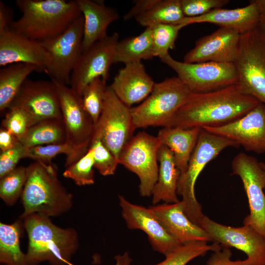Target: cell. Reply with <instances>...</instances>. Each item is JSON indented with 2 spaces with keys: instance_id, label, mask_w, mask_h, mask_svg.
<instances>
[{
  "instance_id": "obj_42",
  "label": "cell",
  "mask_w": 265,
  "mask_h": 265,
  "mask_svg": "<svg viewBox=\"0 0 265 265\" xmlns=\"http://www.w3.org/2000/svg\"><path fill=\"white\" fill-rule=\"evenodd\" d=\"M230 248L222 247L219 250L213 252L207 261V265H256L246 258L244 260L233 261Z\"/></svg>"
},
{
  "instance_id": "obj_25",
  "label": "cell",
  "mask_w": 265,
  "mask_h": 265,
  "mask_svg": "<svg viewBox=\"0 0 265 265\" xmlns=\"http://www.w3.org/2000/svg\"><path fill=\"white\" fill-rule=\"evenodd\" d=\"M84 18L82 52L95 42L107 37V29L119 16L117 10L104 1L76 0Z\"/></svg>"
},
{
  "instance_id": "obj_26",
  "label": "cell",
  "mask_w": 265,
  "mask_h": 265,
  "mask_svg": "<svg viewBox=\"0 0 265 265\" xmlns=\"http://www.w3.org/2000/svg\"><path fill=\"white\" fill-rule=\"evenodd\" d=\"M201 129H184L180 127H163L157 137L162 145L173 153L175 164L181 175L186 171L189 159L194 151Z\"/></svg>"
},
{
  "instance_id": "obj_40",
  "label": "cell",
  "mask_w": 265,
  "mask_h": 265,
  "mask_svg": "<svg viewBox=\"0 0 265 265\" xmlns=\"http://www.w3.org/2000/svg\"><path fill=\"white\" fill-rule=\"evenodd\" d=\"M228 0H181L183 12L186 17L204 15L212 10L221 8Z\"/></svg>"
},
{
  "instance_id": "obj_37",
  "label": "cell",
  "mask_w": 265,
  "mask_h": 265,
  "mask_svg": "<svg viewBox=\"0 0 265 265\" xmlns=\"http://www.w3.org/2000/svg\"><path fill=\"white\" fill-rule=\"evenodd\" d=\"M94 160L89 148L86 153L75 163L66 167L63 176L72 180L79 186L94 183Z\"/></svg>"
},
{
  "instance_id": "obj_35",
  "label": "cell",
  "mask_w": 265,
  "mask_h": 265,
  "mask_svg": "<svg viewBox=\"0 0 265 265\" xmlns=\"http://www.w3.org/2000/svg\"><path fill=\"white\" fill-rule=\"evenodd\" d=\"M107 87L106 81L98 78L90 82L82 92L81 98L83 106L94 125L102 112Z\"/></svg>"
},
{
  "instance_id": "obj_13",
  "label": "cell",
  "mask_w": 265,
  "mask_h": 265,
  "mask_svg": "<svg viewBox=\"0 0 265 265\" xmlns=\"http://www.w3.org/2000/svg\"><path fill=\"white\" fill-rule=\"evenodd\" d=\"M119 35L114 32L99 40L81 54L71 76L70 87L81 97L84 88L94 80L106 81L111 65L114 63Z\"/></svg>"
},
{
  "instance_id": "obj_3",
  "label": "cell",
  "mask_w": 265,
  "mask_h": 265,
  "mask_svg": "<svg viewBox=\"0 0 265 265\" xmlns=\"http://www.w3.org/2000/svg\"><path fill=\"white\" fill-rule=\"evenodd\" d=\"M22 16L11 28L37 41L63 32L81 14L75 0H16Z\"/></svg>"
},
{
  "instance_id": "obj_39",
  "label": "cell",
  "mask_w": 265,
  "mask_h": 265,
  "mask_svg": "<svg viewBox=\"0 0 265 265\" xmlns=\"http://www.w3.org/2000/svg\"><path fill=\"white\" fill-rule=\"evenodd\" d=\"M1 121L3 128L19 139L22 137L30 127L29 119L26 113L21 108L10 107Z\"/></svg>"
},
{
  "instance_id": "obj_30",
  "label": "cell",
  "mask_w": 265,
  "mask_h": 265,
  "mask_svg": "<svg viewBox=\"0 0 265 265\" xmlns=\"http://www.w3.org/2000/svg\"><path fill=\"white\" fill-rule=\"evenodd\" d=\"M26 147L66 142V132L62 119H48L29 127L19 139Z\"/></svg>"
},
{
  "instance_id": "obj_29",
  "label": "cell",
  "mask_w": 265,
  "mask_h": 265,
  "mask_svg": "<svg viewBox=\"0 0 265 265\" xmlns=\"http://www.w3.org/2000/svg\"><path fill=\"white\" fill-rule=\"evenodd\" d=\"M152 31L150 27L136 36L118 41L115 48L114 63L125 64L154 58Z\"/></svg>"
},
{
  "instance_id": "obj_46",
  "label": "cell",
  "mask_w": 265,
  "mask_h": 265,
  "mask_svg": "<svg viewBox=\"0 0 265 265\" xmlns=\"http://www.w3.org/2000/svg\"><path fill=\"white\" fill-rule=\"evenodd\" d=\"M115 265H130L132 259L130 257L129 254L125 252L122 255H117L115 258Z\"/></svg>"
},
{
  "instance_id": "obj_33",
  "label": "cell",
  "mask_w": 265,
  "mask_h": 265,
  "mask_svg": "<svg viewBox=\"0 0 265 265\" xmlns=\"http://www.w3.org/2000/svg\"><path fill=\"white\" fill-rule=\"evenodd\" d=\"M222 248L218 243L197 241L182 244L166 255L162 262L150 265H186L193 259L203 256L208 252H215Z\"/></svg>"
},
{
  "instance_id": "obj_19",
  "label": "cell",
  "mask_w": 265,
  "mask_h": 265,
  "mask_svg": "<svg viewBox=\"0 0 265 265\" xmlns=\"http://www.w3.org/2000/svg\"><path fill=\"white\" fill-rule=\"evenodd\" d=\"M240 34L233 29L220 27L197 40L194 47L184 56L186 63H234L238 49Z\"/></svg>"
},
{
  "instance_id": "obj_31",
  "label": "cell",
  "mask_w": 265,
  "mask_h": 265,
  "mask_svg": "<svg viewBox=\"0 0 265 265\" xmlns=\"http://www.w3.org/2000/svg\"><path fill=\"white\" fill-rule=\"evenodd\" d=\"M24 228L21 218L12 224L0 223V262L7 265H27L20 238Z\"/></svg>"
},
{
  "instance_id": "obj_17",
  "label": "cell",
  "mask_w": 265,
  "mask_h": 265,
  "mask_svg": "<svg viewBox=\"0 0 265 265\" xmlns=\"http://www.w3.org/2000/svg\"><path fill=\"white\" fill-rule=\"evenodd\" d=\"M203 129L235 142L247 151L264 153L265 105L260 102L244 116L225 125Z\"/></svg>"
},
{
  "instance_id": "obj_20",
  "label": "cell",
  "mask_w": 265,
  "mask_h": 265,
  "mask_svg": "<svg viewBox=\"0 0 265 265\" xmlns=\"http://www.w3.org/2000/svg\"><path fill=\"white\" fill-rule=\"evenodd\" d=\"M45 55L41 42L10 28L0 33V66L24 63L44 71Z\"/></svg>"
},
{
  "instance_id": "obj_43",
  "label": "cell",
  "mask_w": 265,
  "mask_h": 265,
  "mask_svg": "<svg viewBox=\"0 0 265 265\" xmlns=\"http://www.w3.org/2000/svg\"><path fill=\"white\" fill-rule=\"evenodd\" d=\"M13 19V10L0 1V33L11 28Z\"/></svg>"
},
{
  "instance_id": "obj_15",
  "label": "cell",
  "mask_w": 265,
  "mask_h": 265,
  "mask_svg": "<svg viewBox=\"0 0 265 265\" xmlns=\"http://www.w3.org/2000/svg\"><path fill=\"white\" fill-rule=\"evenodd\" d=\"M12 106L18 107L26 113L30 127L46 119H62L56 88L52 80L27 79L12 101Z\"/></svg>"
},
{
  "instance_id": "obj_2",
  "label": "cell",
  "mask_w": 265,
  "mask_h": 265,
  "mask_svg": "<svg viewBox=\"0 0 265 265\" xmlns=\"http://www.w3.org/2000/svg\"><path fill=\"white\" fill-rule=\"evenodd\" d=\"M28 238L26 253L27 265L47 261L51 265H67L79 247L77 232L62 228L49 217L38 213L21 216Z\"/></svg>"
},
{
  "instance_id": "obj_5",
  "label": "cell",
  "mask_w": 265,
  "mask_h": 265,
  "mask_svg": "<svg viewBox=\"0 0 265 265\" xmlns=\"http://www.w3.org/2000/svg\"><path fill=\"white\" fill-rule=\"evenodd\" d=\"M239 146L235 142L201 129L198 142L189 159L186 172L181 175L177 194L180 195L184 212L189 219L199 226L204 214L195 195V185L206 165L222 150L229 147Z\"/></svg>"
},
{
  "instance_id": "obj_32",
  "label": "cell",
  "mask_w": 265,
  "mask_h": 265,
  "mask_svg": "<svg viewBox=\"0 0 265 265\" xmlns=\"http://www.w3.org/2000/svg\"><path fill=\"white\" fill-rule=\"evenodd\" d=\"M89 149L77 147L66 142L60 144L37 146L27 148L25 158H30L36 161L51 163L53 158L59 154L66 156L65 168L80 159Z\"/></svg>"
},
{
  "instance_id": "obj_28",
  "label": "cell",
  "mask_w": 265,
  "mask_h": 265,
  "mask_svg": "<svg viewBox=\"0 0 265 265\" xmlns=\"http://www.w3.org/2000/svg\"><path fill=\"white\" fill-rule=\"evenodd\" d=\"M38 71L33 64L19 63L10 64L0 69V112L10 107L27 76Z\"/></svg>"
},
{
  "instance_id": "obj_18",
  "label": "cell",
  "mask_w": 265,
  "mask_h": 265,
  "mask_svg": "<svg viewBox=\"0 0 265 265\" xmlns=\"http://www.w3.org/2000/svg\"><path fill=\"white\" fill-rule=\"evenodd\" d=\"M118 197L128 227L143 231L154 251L165 256L182 244L169 234L150 208L132 204L122 195Z\"/></svg>"
},
{
  "instance_id": "obj_23",
  "label": "cell",
  "mask_w": 265,
  "mask_h": 265,
  "mask_svg": "<svg viewBox=\"0 0 265 265\" xmlns=\"http://www.w3.org/2000/svg\"><path fill=\"white\" fill-rule=\"evenodd\" d=\"M133 3L124 19H134L145 27L159 24H181L186 17L181 0H137Z\"/></svg>"
},
{
  "instance_id": "obj_7",
  "label": "cell",
  "mask_w": 265,
  "mask_h": 265,
  "mask_svg": "<svg viewBox=\"0 0 265 265\" xmlns=\"http://www.w3.org/2000/svg\"><path fill=\"white\" fill-rule=\"evenodd\" d=\"M234 64L240 92L265 105V32L258 26L240 34Z\"/></svg>"
},
{
  "instance_id": "obj_48",
  "label": "cell",
  "mask_w": 265,
  "mask_h": 265,
  "mask_svg": "<svg viewBox=\"0 0 265 265\" xmlns=\"http://www.w3.org/2000/svg\"><path fill=\"white\" fill-rule=\"evenodd\" d=\"M1 265H6V264H1Z\"/></svg>"
},
{
  "instance_id": "obj_45",
  "label": "cell",
  "mask_w": 265,
  "mask_h": 265,
  "mask_svg": "<svg viewBox=\"0 0 265 265\" xmlns=\"http://www.w3.org/2000/svg\"><path fill=\"white\" fill-rule=\"evenodd\" d=\"M259 11L258 27L265 32V0H255Z\"/></svg>"
},
{
  "instance_id": "obj_34",
  "label": "cell",
  "mask_w": 265,
  "mask_h": 265,
  "mask_svg": "<svg viewBox=\"0 0 265 265\" xmlns=\"http://www.w3.org/2000/svg\"><path fill=\"white\" fill-rule=\"evenodd\" d=\"M27 176V167L20 166L0 178V197L6 205H14L21 197Z\"/></svg>"
},
{
  "instance_id": "obj_24",
  "label": "cell",
  "mask_w": 265,
  "mask_h": 265,
  "mask_svg": "<svg viewBox=\"0 0 265 265\" xmlns=\"http://www.w3.org/2000/svg\"><path fill=\"white\" fill-rule=\"evenodd\" d=\"M259 11L255 1L244 7L235 9H215L198 17H185L181 23L184 27L190 24L209 23L220 27L237 30L240 34L258 26Z\"/></svg>"
},
{
  "instance_id": "obj_38",
  "label": "cell",
  "mask_w": 265,
  "mask_h": 265,
  "mask_svg": "<svg viewBox=\"0 0 265 265\" xmlns=\"http://www.w3.org/2000/svg\"><path fill=\"white\" fill-rule=\"evenodd\" d=\"M89 149L92 152L94 168L103 176L113 175L118 165V159L98 139L91 140Z\"/></svg>"
},
{
  "instance_id": "obj_12",
  "label": "cell",
  "mask_w": 265,
  "mask_h": 265,
  "mask_svg": "<svg viewBox=\"0 0 265 265\" xmlns=\"http://www.w3.org/2000/svg\"><path fill=\"white\" fill-rule=\"evenodd\" d=\"M232 174L240 178L248 198L250 213L243 221L265 236V169L261 162L245 153L231 163Z\"/></svg>"
},
{
  "instance_id": "obj_16",
  "label": "cell",
  "mask_w": 265,
  "mask_h": 265,
  "mask_svg": "<svg viewBox=\"0 0 265 265\" xmlns=\"http://www.w3.org/2000/svg\"><path fill=\"white\" fill-rule=\"evenodd\" d=\"M55 85L66 132V142L77 147L89 148L94 123L79 96L71 87L51 80Z\"/></svg>"
},
{
  "instance_id": "obj_10",
  "label": "cell",
  "mask_w": 265,
  "mask_h": 265,
  "mask_svg": "<svg viewBox=\"0 0 265 265\" xmlns=\"http://www.w3.org/2000/svg\"><path fill=\"white\" fill-rule=\"evenodd\" d=\"M131 108L118 99L109 86L107 87L103 109L94 125L91 140L100 139L118 159L136 129Z\"/></svg>"
},
{
  "instance_id": "obj_22",
  "label": "cell",
  "mask_w": 265,
  "mask_h": 265,
  "mask_svg": "<svg viewBox=\"0 0 265 265\" xmlns=\"http://www.w3.org/2000/svg\"><path fill=\"white\" fill-rule=\"evenodd\" d=\"M149 208L169 234L180 243L212 241L208 234L186 216L181 201L157 204Z\"/></svg>"
},
{
  "instance_id": "obj_11",
  "label": "cell",
  "mask_w": 265,
  "mask_h": 265,
  "mask_svg": "<svg viewBox=\"0 0 265 265\" xmlns=\"http://www.w3.org/2000/svg\"><path fill=\"white\" fill-rule=\"evenodd\" d=\"M161 145L157 136L139 132L133 135L119 156V164L138 176L139 192L141 196H151L157 182L159 173L158 155Z\"/></svg>"
},
{
  "instance_id": "obj_6",
  "label": "cell",
  "mask_w": 265,
  "mask_h": 265,
  "mask_svg": "<svg viewBox=\"0 0 265 265\" xmlns=\"http://www.w3.org/2000/svg\"><path fill=\"white\" fill-rule=\"evenodd\" d=\"M191 93L178 77L155 83L150 94L140 105L131 108L135 128L164 127Z\"/></svg>"
},
{
  "instance_id": "obj_44",
  "label": "cell",
  "mask_w": 265,
  "mask_h": 265,
  "mask_svg": "<svg viewBox=\"0 0 265 265\" xmlns=\"http://www.w3.org/2000/svg\"><path fill=\"white\" fill-rule=\"evenodd\" d=\"M19 142V139L7 130L0 129V149L4 152L14 147Z\"/></svg>"
},
{
  "instance_id": "obj_27",
  "label": "cell",
  "mask_w": 265,
  "mask_h": 265,
  "mask_svg": "<svg viewBox=\"0 0 265 265\" xmlns=\"http://www.w3.org/2000/svg\"><path fill=\"white\" fill-rule=\"evenodd\" d=\"M158 177L153 189L152 203L157 205L160 201L175 203L180 201L177 196L178 182L181 173L177 168L172 151L161 145L158 152Z\"/></svg>"
},
{
  "instance_id": "obj_14",
  "label": "cell",
  "mask_w": 265,
  "mask_h": 265,
  "mask_svg": "<svg viewBox=\"0 0 265 265\" xmlns=\"http://www.w3.org/2000/svg\"><path fill=\"white\" fill-rule=\"evenodd\" d=\"M199 226L211 241L222 247H234L243 252L256 265H265V236L251 226L235 227L216 222L204 215Z\"/></svg>"
},
{
  "instance_id": "obj_41",
  "label": "cell",
  "mask_w": 265,
  "mask_h": 265,
  "mask_svg": "<svg viewBox=\"0 0 265 265\" xmlns=\"http://www.w3.org/2000/svg\"><path fill=\"white\" fill-rule=\"evenodd\" d=\"M27 147L20 141L13 148L0 154V178L12 171L16 167L19 160L25 158Z\"/></svg>"
},
{
  "instance_id": "obj_36",
  "label": "cell",
  "mask_w": 265,
  "mask_h": 265,
  "mask_svg": "<svg viewBox=\"0 0 265 265\" xmlns=\"http://www.w3.org/2000/svg\"><path fill=\"white\" fill-rule=\"evenodd\" d=\"M184 26L181 24H159L151 27L155 57L160 59L168 54L175 47L179 31Z\"/></svg>"
},
{
  "instance_id": "obj_21",
  "label": "cell",
  "mask_w": 265,
  "mask_h": 265,
  "mask_svg": "<svg viewBox=\"0 0 265 265\" xmlns=\"http://www.w3.org/2000/svg\"><path fill=\"white\" fill-rule=\"evenodd\" d=\"M155 82L141 62L125 64L109 86L118 99L131 106L143 102L152 91Z\"/></svg>"
},
{
  "instance_id": "obj_4",
  "label": "cell",
  "mask_w": 265,
  "mask_h": 265,
  "mask_svg": "<svg viewBox=\"0 0 265 265\" xmlns=\"http://www.w3.org/2000/svg\"><path fill=\"white\" fill-rule=\"evenodd\" d=\"M26 181L21 196L24 212L56 217L68 212L73 195L59 181L56 167L53 163L35 161L27 166Z\"/></svg>"
},
{
  "instance_id": "obj_9",
  "label": "cell",
  "mask_w": 265,
  "mask_h": 265,
  "mask_svg": "<svg viewBox=\"0 0 265 265\" xmlns=\"http://www.w3.org/2000/svg\"><path fill=\"white\" fill-rule=\"evenodd\" d=\"M160 60L173 69L178 78L193 93L218 90L237 84L238 75L234 63H186L169 54Z\"/></svg>"
},
{
  "instance_id": "obj_47",
  "label": "cell",
  "mask_w": 265,
  "mask_h": 265,
  "mask_svg": "<svg viewBox=\"0 0 265 265\" xmlns=\"http://www.w3.org/2000/svg\"><path fill=\"white\" fill-rule=\"evenodd\" d=\"M263 167L265 169V163L264 162H261Z\"/></svg>"
},
{
  "instance_id": "obj_1",
  "label": "cell",
  "mask_w": 265,
  "mask_h": 265,
  "mask_svg": "<svg viewBox=\"0 0 265 265\" xmlns=\"http://www.w3.org/2000/svg\"><path fill=\"white\" fill-rule=\"evenodd\" d=\"M236 84L207 93H191L164 127L216 128L241 117L257 105Z\"/></svg>"
},
{
  "instance_id": "obj_8",
  "label": "cell",
  "mask_w": 265,
  "mask_h": 265,
  "mask_svg": "<svg viewBox=\"0 0 265 265\" xmlns=\"http://www.w3.org/2000/svg\"><path fill=\"white\" fill-rule=\"evenodd\" d=\"M84 18L81 14L61 34L41 42L45 52L44 72L68 85L71 74L82 53Z\"/></svg>"
}]
</instances>
